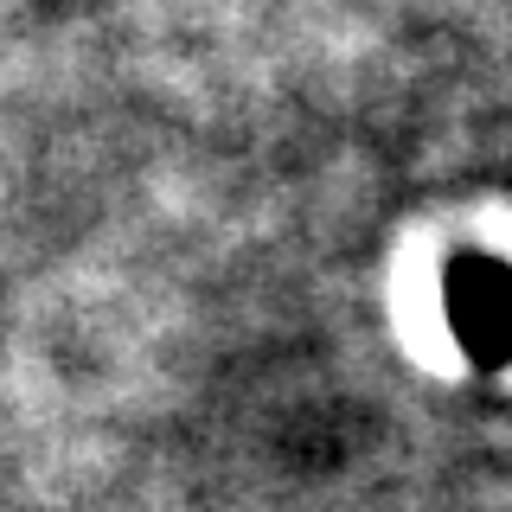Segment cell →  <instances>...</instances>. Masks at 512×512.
Returning <instances> with one entry per match:
<instances>
[{
	"mask_svg": "<svg viewBox=\"0 0 512 512\" xmlns=\"http://www.w3.org/2000/svg\"><path fill=\"white\" fill-rule=\"evenodd\" d=\"M448 327L480 365L512 359V269L500 256H461L448 269Z\"/></svg>",
	"mask_w": 512,
	"mask_h": 512,
	"instance_id": "1",
	"label": "cell"
}]
</instances>
